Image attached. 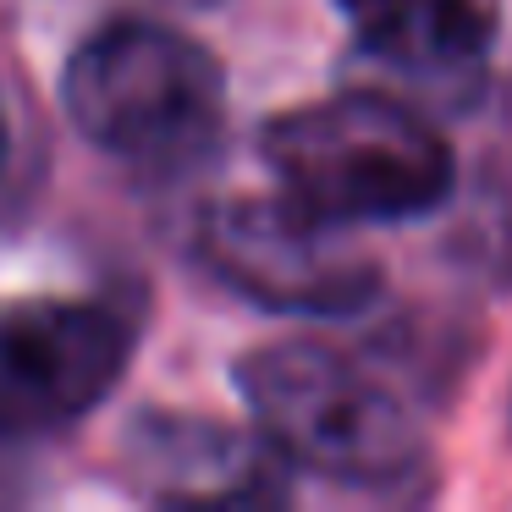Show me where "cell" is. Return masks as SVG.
Listing matches in <instances>:
<instances>
[{"label":"cell","instance_id":"obj_2","mask_svg":"<svg viewBox=\"0 0 512 512\" xmlns=\"http://www.w3.org/2000/svg\"><path fill=\"white\" fill-rule=\"evenodd\" d=\"M61 100L94 149L133 166H177L215 144L226 116L221 61L160 23H111L72 50Z\"/></svg>","mask_w":512,"mask_h":512},{"label":"cell","instance_id":"obj_5","mask_svg":"<svg viewBox=\"0 0 512 512\" xmlns=\"http://www.w3.org/2000/svg\"><path fill=\"white\" fill-rule=\"evenodd\" d=\"M127 325L100 303L0 298V430H45L105 402Z\"/></svg>","mask_w":512,"mask_h":512},{"label":"cell","instance_id":"obj_6","mask_svg":"<svg viewBox=\"0 0 512 512\" xmlns=\"http://www.w3.org/2000/svg\"><path fill=\"white\" fill-rule=\"evenodd\" d=\"M276 446L265 435H237L215 419L188 413H138L127 430V468L138 490L182 507H248V501H281L287 474L276 468Z\"/></svg>","mask_w":512,"mask_h":512},{"label":"cell","instance_id":"obj_3","mask_svg":"<svg viewBox=\"0 0 512 512\" xmlns=\"http://www.w3.org/2000/svg\"><path fill=\"white\" fill-rule=\"evenodd\" d=\"M237 391L281 463L342 485H391L424 457L413 413L353 358L314 342H276L237 358Z\"/></svg>","mask_w":512,"mask_h":512},{"label":"cell","instance_id":"obj_8","mask_svg":"<svg viewBox=\"0 0 512 512\" xmlns=\"http://www.w3.org/2000/svg\"><path fill=\"white\" fill-rule=\"evenodd\" d=\"M6 144H12V133H6V111H0V160H6Z\"/></svg>","mask_w":512,"mask_h":512},{"label":"cell","instance_id":"obj_4","mask_svg":"<svg viewBox=\"0 0 512 512\" xmlns=\"http://www.w3.org/2000/svg\"><path fill=\"white\" fill-rule=\"evenodd\" d=\"M342 226L281 199H226L199 221V259L276 314H353L375 298L380 270L342 243Z\"/></svg>","mask_w":512,"mask_h":512},{"label":"cell","instance_id":"obj_7","mask_svg":"<svg viewBox=\"0 0 512 512\" xmlns=\"http://www.w3.org/2000/svg\"><path fill=\"white\" fill-rule=\"evenodd\" d=\"M358 45L402 72H468L496 50L501 0H336Z\"/></svg>","mask_w":512,"mask_h":512},{"label":"cell","instance_id":"obj_1","mask_svg":"<svg viewBox=\"0 0 512 512\" xmlns=\"http://www.w3.org/2000/svg\"><path fill=\"white\" fill-rule=\"evenodd\" d=\"M270 177L331 226L413 221L452 188V149L419 111L386 94H336L259 133Z\"/></svg>","mask_w":512,"mask_h":512}]
</instances>
